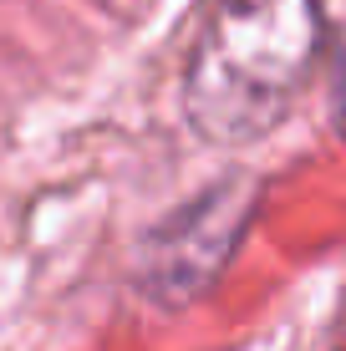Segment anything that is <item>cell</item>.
I'll list each match as a JSON object with an SVG mask.
<instances>
[{
	"instance_id": "obj_1",
	"label": "cell",
	"mask_w": 346,
	"mask_h": 351,
	"mask_svg": "<svg viewBox=\"0 0 346 351\" xmlns=\"http://www.w3.org/2000/svg\"><path fill=\"white\" fill-rule=\"evenodd\" d=\"M321 56V0H209L178 71L184 123L209 148H249L291 117Z\"/></svg>"
},
{
	"instance_id": "obj_2",
	"label": "cell",
	"mask_w": 346,
	"mask_h": 351,
	"mask_svg": "<svg viewBox=\"0 0 346 351\" xmlns=\"http://www.w3.org/2000/svg\"><path fill=\"white\" fill-rule=\"evenodd\" d=\"M260 204H265V184L255 173H224L188 204H178L163 224L148 229L138 250L143 295L169 311L199 306L234 265L249 224L260 219Z\"/></svg>"
},
{
	"instance_id": "obj_3",
	"label": "cell",
	"mask_w": 346,
	"mask_h": 351,
	"mask_svg": "<svg viewBox=\"0 0 346 351\" xmlns=\"http://www.w3.org/2000/svg\"><path fill=\"white\" fill-rule=\"evenodd\" d=\"M331 132L346 143V46L336 56V71H331Z\"/></svg>"
}]
</instances>
